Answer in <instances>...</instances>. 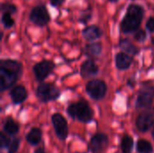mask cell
I'll return each mask as SVG.
<instances>
[{
  "label": "cell",
  "mask_w": 154,
  "mask_h": 153,
  "mask_svg": "<svg viewBox=\"0 0 154 153\" xmlns=\"http://www.w3.org/2000/svg\"><path fill=\"white\" fill-rule=\"evenodd\" d=\"M22 64L14 60L0 61V89L5 91L14 85L22 75Z\"/></svg>",
  "instance_id": "obj_1"
},
{
  "label": "cell",
  "mask_w": 154,
  "mask_h": 153,
  "mask_svg": "<svg viewBox=\"0 0 154 153\" xmlns=\"http://www.w3.org/2000/svg\"><path fill=\"white\" fill-rule=\"evenodd\" d=\"M144 14L143 8L135 4L128 6L126 14L121 23V30L124 33H131L139 28Z\"/></svg>",
  "instance_id": "obj_2"
},
{
  "label": "cell",
  "mask_w": 154,
  "mask_h": 153,
  "mask_svg": "<svg viewBox=\"0 0 154 153\" xmlns=\"http://www.w3.org/2000/svg\"><path fill=\"white\" fill-rule=\"evenodd\" d=\"M68 114L71 118L77 119L82 123H88L93 118V111L86 101H79L71 104L68 107Z\"/></svg>",
  "instance_id": "obj_3"
},
{
  "label": "cell",
  "mask_w": 154,
  "mask_h": 153,
  "mask_svg": "<svg viewBox=\"0 0 154 153\" xmlns=\"http://www.w3.org/2000/svg\"><path fill=\"white\" fill-rule=\"evenodd\" d=\"M36 95L42 102L47 103L50 101L56 100L60 96V91L52 84L42 83L37 87Z\"/></svg>",
  "instance_id": "obj_4"
},
{
  "label": "cell",
  "mask_w": 154,
  "mask_h": 153,
  "mask_svg": "<svg viewBox=\"0 0 154 153\" xmlns=\"http://www.w3.org/2000/svg\"><path fill=\"white\" fill-rule=\"evenodd\" d=\"M86 90L91 98L95 100H100L106 96L107 91V87L103 80L94 79V80H90L87 84Z\"/></svg>",
  "instance_id": "obj_5"
},
{
  "label": "cell",
  "mask_w": 154,
  "mask_h": 153,
  "mask_svg": "<svg viewBox=\"0 0 154 153\" xmlns=\"http://www.w3.org/2000/svg\"><path fill=\"white\" fill-rule=\"evenodd\" d=\"M30 20L38 26H43L50 21V14L44 5H39L35 6L30 13Z\"/></svg>",
  "instance_id": "obj_6"
},
{
  "label": "cell",
  "mask_w": 154,
  "mask_h": 153,
  "mask_svg": "<svg viewBox=\"0 0 154 153\" xmlns=\"http://www.w3.org/2000/svg\"><path fill=\"white\" fill-rule=\"evenodd\" d=\"M154 99V87L152 86H145L141 88L137 100L136 107L137 108H146L149 107Z\"/></svg>",
  "instance_id": "obj_7"
},
{
  "label": "cell",
  "mask_w": 154,
  "mask_h": 153,
  "mask_svg": "<svg viewBox=\"0 0 154 153\" xmlns=\"http://www.w3.org/2000/svg\"><path fill=\"white\" fill-rule=\"evenodd\" d=\"M51 122L57 137L61 141L66 140L68 137V124L65 118L60 114L56 113L51 116Z\"/></svg>",
  "instance_id": "obj_8"
},
{
  "label": "cell",
  "mask_w": 154,
  "mask_h": 153,
  "mask_svg": "<svg viewBox=\"0 0 154 153\" xmlns=\"http://www.w3.org/2000/svg\"><path fill=\"white\" fill-rule=\"evenodd\" d=\"M55 65L52 61L50 60H42L33 67V73L38 81L44 80L53 70Z\"/></svg>",
  "instance_id": "obj_9"
},
{
  "label": "cell",
  "mask_w": 154,
  "mask_h": 153,
  "mask_svg": "<svg viewBox=\"0 0 154 153\" xmlns=\"http://www.w3.org/2000/svg\"><path fill=\"white\" fill-rule=\"evenodd\" d=\"M154 125V109H149L142 113L137 120H136V126L139 131L144 133L151 129L152 126Z\"/></svg>",
  "instance_id": "obj_10"
},
{
  "label": "cell",
  "mask_w": 154,
  "mask_h": 153,
  "mask_svg": "<svg viewBox=\"0 0 154 153\" xmlns=\"http://www.w3.org/2000/svg\"><path fill=\"white\" fill-rule=\"evenodd\" d=\"M108 145V137L104 133H97L91 138L89 149L92 153H102Z\"/></svg>",
  "instance_id": "obj_11"
},
{
  "label": "cell",
  "mask_w": 154,
  "mask_h": 153,
  "mask_svg": "<svg viewBox=\"0 0 154 153\" xmlns=\"http://www.w3.org/2000/svg\"><path fill=\"white\" fill-rule=\"evenodd\" d=\"M98 68L92 60H88L83 62L80 68V74L83 78H90L97 75Z\"/></svg>",
  "instance_id": "obj_12"
},
{
  "label": "cell",
  "mask_w": 154,
  "mask_h": 153,
  "mask_svg": "<svg viewBox=\"0 0 154 153\" xmlns=\"http://www.w3.org/2000/svg\"><path fill=\"white\" fill-rule=\"evenodd\" d=\"M10 96L14 104H21L27 98V91L23 86H16L13 87L10 92Z\"/></svg>",
  "instance_id": "obj_13"
},
{
  "label": "cell",
  "mask_w": 154,
  "mask_h": 153,
  "mask_svg": "<svg viewBox=\"0 0 154 153\" xmlns=\"http://www.w3.org/2000/svg\"><path fill=\"white\" fill-rule=\"evenodd\" d=\"M133 62V58L126 53L119 52L116 55V65L119 69H127Z\"/></svg>",
  "instance_id": "obj_14"
},
{
  "label": "cell",
  "mask_w": 154,
  "mask_h": 153,
  "mask_svg": "<svg viewBox=\"0 0 154 153\" xmlns=\"http://www.w3.org/2000/svg\"><path fill=\"white\" fill-rule=\"evenodd\" d=\"M82 34H83V37L87 41H94V40L98 39L102 35V32L97 26L90 25V26L86 27L83 30Z\"/></svg>",
  "instance_id": "obj_15"
},
{
  "label": "cell",
  "mask_w": 154,
  "mask_h": 153,
  "mask_svg": "<svg viewBox=\"0 0 154 153\" xmlns=\"http://www.w3.org/2000/svg\"><path fill=\"white\" fill-rule=\"evenodd\" d=\"M42 131L38 128H32L26 135V140L31 145H37L42 140Z\"/></svg>",
  "instance_id": "obj_16"
},
{
  "label": "cell",
  "mask_w": 154,
  "mask_h": 153,
  "mask_svg": "<svg viewBox=\"0 0 154 153\" xmlns=\"http://www.w3.org/2000/svg\"><path fill=\"white\" fill-rule=\"evenodd\" d=\"M4 131L10 135H14L19 132V124L15 121H14L13 119L8 118L5 122Z\"/></svg>",
  "instance_id": "obj_17"
},
{
  "label": "cell",
  "mask_w": 154,
  "mask_h": 153,
  "mask_svg": "<svg viewBox=\"0 0 154 153\" xmlns=\"http://www.w3.org/2000/svg\"><path fill=\"white\" fill-rule=\"evenodd\" d=\"M120 48L125 50L126 53L131 54V55H136L139 52V50L137 49V47H135L129 40H122L120 41Z\"/></svg>",
  "instance_id": "obj_18"
},
{
  "label": "cell",
  "mask_w": 154,
  "mask_h": 153,
  "mask_svg": "<svg viewBox=\"0 0 154 153\" xmlns=\"http://www.w3.org/2000/svg\"><path fill=\"white\" fill-rule=\"evenodd\" d=\"M134 147V139L129 136L125 135L123 137L121 141V150L123 153H131Z\"/></svg>",
  "instance_id": "obj_19"
},
{
  "label": "cell",
  "mask_w": 154,
  "mask_h": 153,
  "mask_svg": "<svg viewBox=\"0 0 154 153\" xmlns=\"http://www.w3.org/2000/svg\"><path fill=\"white\" fill-rule=\"evenodd\" d=\"M102 50V46L100 43H91L87 45L86 47V52L88 56L91 57H97L101 53Z\"/></svg>",
  "instance_id": "obj_20"
},
{
  "label": "cell",
  "mask_w": 154,
  "mask_h": 153,
  "mask_svg": "<svg viewBox=\"0 0 154 153\" xmlns=\"http://www.w3.org/2000/svg\"><path fill=\"white\" fill-rule=\"evenodd\" d=\"M137 151L139 153H152L153 148L148 141L140 140L137 142Z\"/></svg>",
  "instance_id": "obj_21"
},
{
  "label": "cell",
  "mask_w": 154,
  "mask_h": 153,
  "mask_svg": "<svg viewBox=\"0 0 154 153\" xmlns=\"http://www.w3.org/2000/svg\"><path fill=\"white\" fill-rule=\"evenodd\" d=\"M2 23L5 28H10L14 25V22L11 17V14L9 13H3L2 14Z\"/></svg>",
  "instance_id": "obj_22"
},
{
  "label": "cell",
  "mask_w": 154,
  "mask_h": 153,
  "mask_svg": "<svg viewBox=\"0 0 154 153\" xmlns=\"http://www.w3.org/2000/svg\"><path fill=\"white\" fill-rule=\"evenodd\" d=\"M19 145H20V141L19 139H13L11 142H10V144L8 146V152L9 153H15L18 149H19Z\"/></svg>",
  "instance_id": "obj_23"
},
{
  "label": "cell",
  "mask_w": 154,
  "mask_h": 153,
  "mask_svg": "<svg viewBox=\"0 0 154 153\" xmlns=\"http://www.w3.org/2000/svg\"><path fill=\"white\" fill-rule=\"evenodd\" d=\"M1 10L4 13L14 14L16 12V7L12 4H3L2 6H1Z\"/></svg>",
  "instance_id": "obj_24"
},
{
  "label": "cell",
  "mask_w": 154,
  "mask_h": 153,
  "mask_svg": "<svg viewBox=\"0 0 154 153\" xmlns=\"http://www.w3.org/2000/svg\"><path fill=\"white\" fill-rule=\"evenodd\" d=\"M134 39L137 41H140V42L145 41V39H146V32H145V31H143V30H138L134 33Z\"/></svg>",
  "instance_id": "obj_25"
},
{
  "label": "cell",
  "mask_w": 154,
  "mask_h": 153,
  "mask_svg": "<svg viewBox=\"0 0 154 153\" xmlns=\"http://www.w3.org/2000/svg\"><path fill=\"white\" fill-rule=\"evenodd\" d=\"M0 144H1V148H7L10 144L9 138L4 133H1L0 134Z\"/></svg>",
  "instance_id": "obj_26"
},
{
  "label": "cell",
  "mask_w": 154,
  "mask_h": 153,
  "mask_svg": "<svg viewBox=\"0 0 154 153\" xmlns=\"http://www.w3.org/2000/svg\"><path fill=\"white\" fill-rule=\"evenodd\" d=\"M146 27L147 29L152 32H154V17H150L146 23Z\"/></svg>",
  "instance_id": "obj_27"
},
{
  "label": "cell",
  "mask_w": 154,
  "mask_h": 153,
  "mask_svg": "<svg viewBox=\"0 0 154 153\" xmlns=\"http://www.w3.org/2000/svg\"><path fill=\"white\" fill-rule=\"evenodd\" d=\"M50 2L53 6H60L64 2V0H50Z\"/></svg>",
  "instance_id": "obj_28"
},
{
  "label": "cell",
  "mask_w": 154,
  "mask_h": 153,
  "mask_svg": "<svg viewBox=\"0 0 154 153\" xmlns=\"http://www.w3.org/2000/svg\"><path fill=\"white\" fill-rule=\"evenodd\" d=\"M34 153H46V152L44 151V150H43V149L40 148V149H37V150L34 151Z\"/></svg>",
  "instance_id": "obj_29"
},
{
  "label": "cell",
  "mask_w": 154,
  "mask_h": 153,
  "mask_svg": "<svg viewBox=\"0 0 154 153\" xmlns=\"http://www.w3.org/2000/svg\"><path fill=\"white\" fill-rule=\"evenodd\" d=\"M152 137H153V139H154V125H153V130H152Z\"/></svg>",
  "instance_id": "obj_30"
},
{
  "label": "cell",
  "mask_w": 154,
  "mask_h": 153,
  "mask_svg": "<svg viewBox=\"0 0 154 153\" xmlns=\"http://www.w3.org/2000/svg\"><path fill=\"white\" fill-rule=\"evenodd\" d=\"M110 2H116V1H117V0H109Z\"/></svg>",
  "instance_id": "obj_31"
},
{
  "label": "cell",
  "mask_w": 154,
  "mask_h": 153,
  "mask_svg": "<svg viewBox=\"0 0 154 153\" xmlns=\"http://www.w3.org/2000/svg\"><path fill=\"white\" fill-rule=\"evenodd\" d=\"M152 43H153V45H154V39L152 40Z\"/></svg>",
  "instance_id": "obj_32"
}]
</instances>
